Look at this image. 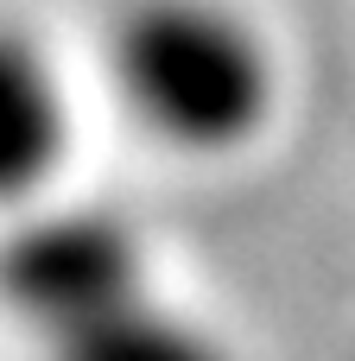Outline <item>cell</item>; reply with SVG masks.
Masks as SVG:
<instances>
[{
  "mask_svg": "<svg viewBox=\"0 0 355 361\" xmlns=\"http://www.w3.org/2000/svg\"><path fill=\"white\" fill-rule=\"evenodd\" d=\"M108 70L121 102L197 159L254 146L279 114L273 38L235 0H133L114 19Z\"/></svg>",
  "mask_w": 355,
  "mask_h": 361,
  "instance_id": "obj_1",
  "label": "cell"
},
{
  "mask_svg": "<svg viewBox=\"0 0 355 361\" xmlns=\"http://www.w3.org/2000/svg\"><path fill=\"white\" fill-rule=\"evenodd\" d=\"M146 286V247L114 209H32L0 241V298L38 343Z\"/></svg>",
  "mask_w": 355,
  "mask_h": 361,
  "instance_id": "obj_2",
  "label": "cell"
},
{
  "mask_svg": "<svg viewBox=\"0 0 355 361\" xmlns=\"http://www.w3.org/2000/svg\"><path fill=\"white\" fill-rule=\"evenodd\" d=\"M70 152V82L57 57L0 19V209L32 203Z\"/></svg>",
  "mask_w": 355,
  "mask_h": 361,
  "instance_id": "obj_3",
  "label": "cell"
},
{
  "mask_svg": "<svg viewBox=\"0 0 355 361\" xmlns=\"http://www.w3.org/2000/svg\"><path fill=\"white\" fill-rule=\"evenodd\" d=\"M38 349H44V361H229V349L203 324L172 311L152 286L70 324L64 336L38 343Z\"/></svg>",
  "mask_w": 355,
  "mask_h": 361,
  "instance_id": "obj_4",
  "label": "cell"
}]
</instances>
